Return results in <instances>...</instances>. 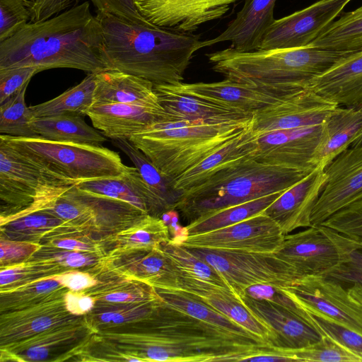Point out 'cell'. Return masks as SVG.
<instances>
[{"label":"cell","mask_w":362,"mask_h":362,"mask_svg":"<svg viewBox=\"0 0 362 362\" xmlns=\"http://www.w3.org/2000/svg\"><path fill=\"white\" fill-rule=\"evenodd\" d=\"M70 68L96 74L109 69L103 31L86 1L46 21L29 23L0 42V69Z\"/></svg>","instance_id":"1"},{"label":"cell","mask_w":362,"mask_h":362,"mask_svg":"<svg viewBox=\"0 0 362 362\" xmlns=\"http://www.w3.org/2000/svg\"><path fill=\"white\" fill-rule=\"evenodd\" d=\"M133 337L137 361H246L276 349L257 336L232 333L165 304H155Z\"/></svg>","instance_id":"2"},{"label":"cell","mask_w":362,"mask_h":362,"mask_svg":"<svg viewBox=\"0 0 362 362\" xmlns=\"http://www.w3.org/2000/svg\"><path fill=\"white\" fill-rule=\"evenodd\" d=\"M109 69L142 78L156 86H176L194 54L200 36L155 25L130 22L97 12Z\"/></svg>","instance_id":"3"},{"label":"cell","mask_w":362,"mask_h":362,"mask_svg":"<svg viewBox=\"0 0 362 362\" xmlns=\"http://www.w3.org/2000/svg\"><path fill=\"white\" fill-rule=\"evenodd\" d=\"M351 52L313 45L253 51L230 47L206 57L212 69L225 78L291 93L308 88L315 77Z\"/></svg>","instance_id":"4"},{"label":"cell","mask_w":362,"mask_h":362,"mask_svg":"<svg viewBox=\"0 0 362 362\" xmlns=\"http://www.w3.org/2000/svg\"><path fill=\"white\" fill-rule=\"evenodd\" d=\"M309 173L266 164L250 157L182 193L174 209L189 224L230 206L285 191Z\"/></svg>","instance_id":"5"},{"label":"cell","mask_w":362,"mask_h":362,"mask_svg":"<svg viewBox=\"0 0 362 362\" xmlns=\"http://www.w3.org/2000/svg\"><path fill=\"white\" fill-rule=\"evenodd\" d=\"M251 119L223 123H157L129 140L168 178L174 179L251 127Z\"/></svg>","instance_id":"6"},{"label":"cell","mask_w":362,"mask_h":362,"mask_svg":"<svg viewBox=\"0 0 362 362\" xmlns=\"http://www.w3.org/2000/svg\"><path fill=\"white\" fill-rule=\"evenodd\" d=\"M78 183L27 159L0 139L1 223L40 211Z\"/></svg>","instance_id":"7"},{"label":"cell","mask_w":362,"mask_h":362,"mask_svg":"<svg viewBox=\"0 0 362 362\" xmlns=\"http://www.w3.org/2000/svg\"><path fill=\"white\" fill-rule=\"evenodd\" d=\"M0 139L32 162L78 182L118 177L127 168L117 152L100 145L54 141L38 137L0 135Z\"/></svg>","instance_id":"8"},{"label":"cell","mask_w":362,"mask_h":362,"mask_svg":"<svg viewBox=\"0 0 362 362\" xmlns=\"http://www.w3.org/2000/svg\"><path fill=\"white\" fill-rule=\"evenodd\" d=\"M358 250L351 239L322 225L284 235L274 252L286 262L297 278L308 275L328 276Z\"/></svg>","instance_id":"9"},{"label":"cell","mask_w":362,"mask_h":362,"mask_svg":"<svg viewBox=\"0 0 362 362\" xmlns=\"http://www.w3.org/2000/svg\"><path fill=\"white\" fill-rule=\"evenodd\" d=\"M216 269L240 300L247 288L257 284L286 288L297 279L291 267L274 252L188 248Z\"/></svg>","instance_id":"10"},{"label":"cell","mask_w":362,"mask_h":362,"mask_svg":"<svg viewBox=\"0 0 362 362\" xmlns=\"http://www.w3.org/2000/svg\"><path fill=\"white\" fill-rule=\"evenodd\" d=\"M281 289L307 312L362 335V305L341 282L325 275H308Z\"/></svg>","instance_id":"11"},{"label":"cell","mask_w":362,"mask_h":362,"mask_svg":"<svg viewBox=\"0 0 362 362\" xmlns=\"http://www.w3.org/2000/svg\"><path fill=\"white\" fill-rule=\"evenodd\" d=\"M351 0H319L287 16L275 19L258 49H288L310 45Z\"/></svg>","instance_id":"12"},{"label":"cell","mask_w":362,"mask_h":362,"mask_svg":"<svg viewBox=\"0 0 362 362\" xmlns=\"http://www.w3.org/2000/svg\"><path fill=\"white\" fill-rule=\"evenodd\" d=\"M284 236L279 225L263 211L225 228L189 235L182 246L273 253L279 248Z\"/></svg>","instance_id":"13"},{"label":"cell","mask_w":362,"mask_h":362,"mask_svg":"<svg viewBox=\"0 0 362 362\" xmlns=\"http://www.w3.org/2000/svg\"><path fill=\"white\" fill-rule=\"evenodd\" d=\"M327 181L315 205L312 225L362 199V144L347 148L325 168Z\"/></svg>","instance_id":"14"},{"label":"cell","mask_w":362,"mask_h":362,"mask_svg":"<svg viewBox=\"0 0 362 362\" xmlns=\"http://www.w3.org/2000/svg\"><path fill=\"white\" fill-rule=\"evenodd\" d=\"M322 124L279 129L257 135L252 158L266 164L310 172L320 143Z\"/></svg>","instance_id":"15"},{"label":"cell","mask_w":362,"mask_h":362,"mask_svg":"<svg viewBox=\"0 0 362 362\" xmlns=\"http://www.w3.org/2000/svg\"><path fill=\"white\" fill-rule=\"evenodd\" d=\"M337 106L310 88L296 92L253 114L251 129L256 134L322 124Z\"/></svg>","instance_id":"16"},{"label":"cell","mask_w":362,"mask_h":362,"mask_svg":"<svg viewBox=\"0 0 362 362\" xmlns=\"http://www.w3.org/2000/svg\"><path fill=\"white\" fill-rule=\"evenodd\" d=\"M239 0H134L140 14L149 23L183 33L194 32L202 24L221 18Z\"/></svg>","instance_id":"17"},{"label":"cell","mask_w":362,"mask_h":362,"mask_svg":"<svg viewBox=\"0 0 362 362\" xmlns=\"http://www.w3.org/2000/svg\"><path fill=\"white\" fill-rule=\"evenodd\" d=\"M327 181L325 168L316 167L284 191L264 213L272 218L284 235L312 225V214Z\"/></svg>","instance_id":"18"},{"label":"cell","mask_w":362,"mask_h":362,"mask_svg":"<svg viewBox=\"0 0 362 362\" xmlns=\"http://www.w3.org/2000/svg\"><path fill=\"white\" fill-rule=\"evenodd\" d=\"M170 86L176 91L252 114L276 104L294 93L256 87L227 78L211 83L182 82Z\"/></svg>","instance_id":"19"},{"label":"cell","mask_w":362,"mask_h":362,"mask_svg":"<svg viewBox=\"0 0 362 362\" xmlns=\"http://www.w3.org/2000/svg\"><path fill=\"white\" fill-rule=\"evenodd\" d=\"M86 115L93 127L112 140L129 139L155 124L170 121L163 107L127 103L93 105Z\"/></svg>","instance_id":"20"},{"label":"cell","mask_w":362,"mask_h":362,"mask_svg":"<svg viewBox=\"0 0 362 362\" xmlns=\"http://www.w3.org/2000/svg\"><path fill=\"white\" fill-rule=\"evenodd\" d=\"M240 303L271 332L275 347L295 349L319 341L322 336L299 316L264 300L244 296Z\"/></svg>","instance_id":"21"},{"label":"cell","mask_w":362,"mask_h":362,"mask_svg":"<svg viewBox=\"0 0 362 362\" xmlns=\"http://www.w3.org/2000/svg\"><path fill=\"white\" fill-rule=\"evenodd\" d=\"M276 0H244L242 8L216 37L202 41L201 49L223 42L240 51L258 49L264 33L275 21L274 9Z\"/></svg>","instance_id":"22"},{"label":"cell","mask_w":362,"mask_h":362,"mask_svg":"<svg viewBox=\"0 0 362 362\" xmlns=\"http://www.w3.org/2000/svg\"><path fill=\"white\" fill-rule=\"evenodd\" d=\"M308 88L339 106H362V50L339 59L315 77Z\"/></svg>","instance_id":"23"},{"label":"cell","mask_w":362,"mask_h":362,"mask_svg":"<svg viewBox=\"0 0 362 362\" xmlns=\"http://www.w3.org/2000/svg\"><path fill=\"white\" fill-rule=\"evenodd\" d=\"M154 90L170 121L223 123L247 121L253 116L252 113L176 91L170 86H156Z\"/></svg>","instance_id":"24"},{"label":"cell","mask_w":362,"mask_h":362,"mask_svg":"<svg viewBox=\"0 0 362 362\" xmlns=\"http://www.w3.org/2000/svg\"><path fill=\"white\" fill-rule=\"evenodd\" d=\"M76 186L90 192L127 202L155 217L160 218L168 211L134 166H127L125 173L120 176L84 180Z\"/></svg>","instance_id":"25"},{"label":"cell","mask_w":362,"mask_h":362,"mask_svg":"<svg viewBox=\"0 0 362 362\" xmlns=\"http://www.w3.org/2000/svg\"><path fill=\"white\" fill-rule=\"evenodd\" d=\"M114 103L162 108L153 83L128 73L107 69L95 74L93 105Z\"/></svg>","instance_id":"26"},{"label":"cell","mask_w":362,"mask_h":362,"mask_svg":"<svg viewBox=\"0 0 362 362\" xmlns=\"http://www.w3.org/2000/svg\"><path fill=\"white\" fill-rule=\"evenodd\" d=\"M257 147V135L251 127L203 160L173 181V188L180 195L194 187L215 173L252 157Z\"/></svg>","instance_id":"27"},{"label":"cell","mask_w":362,"mask_h":362,"mask_svg":"<svg viewBox=\"0 0 362 362\" xmlns=\"http://www.w3.org/2000/svg\"><path fill=\"white\" fill-rule=\"evenodd\" d=\"M362 131V110L337 106L322 124L320 143L313 157L315 166L325 168L351 146Z\"/></svg>","instance_id":"28"},{"label":"cell","mask_w":362,"mask_h":362,"mask_svg":"<svg viewBox=\"0 0 362 362\" xmlns=\"http://www.w3.org/2000/svg\"><path fill=\"white\" fill-rule=\"evenodd\" d=\"M30 124L36 137L47 140L91 145H100L107 141L100 131L89 126L80 115L33 118Z\"/></svg>","instance_id":"29"},{"label":"cell","mask_w":362,"mask_h":362,"mask_svg":"<svg viewBox=\"0 0 362 362\" xmlns=\"http://www.w3.org/2000/svg\"><path fill=\"white\" fill-rule=\"evenodd\" d=\"M95 74H88L78 84L59 96L28 107L31 119L60 115H86L93 105Z\"/></svg>","instance_id":"30"},{"label":"cell","mask_w":362,"mask_h":362,"mask_svg":"<svg viewBox=\"0 0 362 362\" xmlns=\"http://www.w3.org/2000/svg\"><path fill=\"white\" fill-rule=\"evenodd\" d=\"M339 17L310 45L340 52L362 50V6Z\"/></svg>","instance_id":"31"},{"label":"cell","mask_w":362,"mask_h":362,"mask_svg":"<svg viewBox=\"0 0 362 362\" xmlns=\"http://www.w3.org/2000/svg\"><path fill=\"white\" fill-rule=\"evenodd\" d=\"M112 143L130 159L142 179L168 210L174 209L180 194L173 188V181L165 177L129 139H114Z\"/></svg>","instance_id":"32"},{"label":"cell","mask_w":362,"mask_h":362,"mask_svg":"<svg viewBox=\"0 0 362 362\" xmlns=\"http://www.w3.org/2000/svg\"><path fill=\"white\" fill-rule=\"evenodd\" d=\"M286 191V190H285ZM284 191L270 194L243 204L230 206L187 224L189 235L225 228L262 213Z\"/></svg>","instance_id":"33"},{"label":"cell","mask_w":362,"mask_h":362,"mask_svg":"<svg viewBox=\"0 0 362 362\" xmlns=\"http://www.w3.org/2000/svg\"><path fill=\"white\" fill-rule=\"evenodd\" d=\"M156 291L165 304L202 321L234 334L244 336L255 335L230 318L183 292L163 289Z\"/></svg>","instance_id":"34"},{"label":"cell","mask_w":362,"mask_h":362,"mask_svg":"<svg viewBox=\"0 0 362 362\" xmlns=\"http://www.w3.org/2000/svg\"><path fill=\"white\" fill-rule=\"evenodd\" d=\"M160 248L181 275L213 284L234 293L238 298L228 281L216 269L192 253L187 247L173 244L168 240L163 243Z\"/></svg>","instance_id":"35"},{"label":"cell","mask_w":362,"mask_h":362,"mask_svg":"<svg viewBox=\"0 0 362 362\" xmlns=\"http://www.w3.org/2000/svg\"><path fill=\"white\" fill-rule=\"evenodd\" d=\"M117 235L119 251L153 250L170 240L168 226L160 218L146 215Z\"/></svg>","instance_id":"36"},{"label":"cell","mask_w":362,"mask_h":362,"mask_svg":"<svg viewBox=\"0 0 362 362\" xmlns=\"http://www.w3.org/2000/svg\"><path fill=\"white\" fill-rule=\"evenodd\" d=\"M197 299L270 343V330L251 314L238 298L224 293L215 292Z\"/></svg>","instance_id":"37"},{"label":"cell","mask_w":362,"mask_h":362,"mask_svg":"<svg viewBox=\"0 0 362 362\" xmlns=\"http://www.w3.org/2000/svg\"><path fill=\"white\" fill-rule=\"evenodd\" d=\"M28 86L0 104V135L36 137L30 124L31 117L25 102Z\"/></svg>","instance_id":"38"},{"label":"cell","mask_w":362,"mask_h":362,"mask_svg":"<svg viewBox=\"0 0 362 362\" xmlns=\"http://www.w3.org/2000/svg\"><path fill=\"white\" fill-rule=\"evenodd\" d=\"M281 349L291 361L362 362L357 355L325 335L319 341L303 348Z\"/></svg>","instance_id":"39"},{"label":"cell","mask_w":362,"mask_h":362,"mask_svg":"<svg viewBox=\"0 0 362 362\" xmlns=\"http://www.w3.org/2000/svg\"><path fill=\"white\" fill-rule=\"evenodd\" d=\"M300 317L317 331L321 336L325 335L331 338L357 355L362 360L361 334L334 322L315 316L303 309H302Z\"/></svg>","instance_id":"40"},{"label":"cell","mask_w":362,"mask_h":362,"mask_svg":"<svg viewBox=\"0 0 362 362\" xmlns=\"http://www.w3.org/2000/svg\"><path fill=\"white\" fill-rule=\"evenodd\" d=\"M320 225L351 239L362 251V199L334 213Z\"/></svg>","instance_id":"41"},{"label":"cell","mask_w":362,"mask_h":362,"mask_svg":"<svg viewBox=\"0 0 362 362\" xmlns=\"http://www.w3.org/2000/svg\"><path fill=\"white\" fill-rule=\"evenodd\" d=\"M31 3L30 0H0V42L30 22Z\"/></svg>","instance_id":"42"},{"label":"cell","mask_w":362,"mask_h":362,"mask_svg":"<svg viewBox=\"0 0 362 362\" xmlns=\"http://www.w3.org/2000/svg\"><path fill=\"white\" fill-rule=\"evenodd\" d=\"M76 332L74 327H65L56 331H52L40 337V339L29 340L27 343L18 345V354L22 352L24 361H43L45 360L50 352V348L57 346L67 339L74 337Z\"/></svg>","instance_id":"43"},{"label":"cell","mask_w":362,"mask_h":362,"mask_svg":"<svg viewBox=\"0 0 362 362\" xmlns=\"http://www.w3.org/2000/svg\"><path fill=\"white\" fill-rule=\"evenodd\" d=\"M37 66H17L0 69V104L18 93L32 77L42 71Z\"/></svg>","instance_id":"44"},{"label":"cell","mask_w":362,"mask_h":362,"mask_svg":"<svg viewBox=\"0 0 362 362\" xmlns=\"http://www.w3.org/2000/svg\"><path fill=\"white\" fill-rule=\"evenodd\" d=\"M97 12L134 23H147L139 12L134 0H90Z\"/></svg>","instance_id":"45"},{"label":"cell","mask_w":362,"mask_h":362,"mask_svg":"<svg viewBox=\"0 0 362 362\" xmlns=\"http://www.w3.org/2000/svg\"><path fill=\"white\" fill-rule=\"evenodd\" d=\"M81 0H33L30 23L42 22L79 4Z\"/></svg>","instance_id":"46"},{"label":"cell","mask_w":362,"mask_h":362,"mask_svg":"<svg viewBox=\"0 0 362 362\" xmlns=\"http://www.w3.org/2000/svg\"><path fill=\"white\" fill-rule=\"evenodd\" d=\"M339 282L362 284V251H353L348 260L327 276Z\"/></svg>","instance_id":"47"},{"label":"cell","mask_w":362,"mask_h":362,"mask_svg":"<svg viewBox=\"0 0 362 362\" xmlns=\"http://www.w3.org/2000/svg\"><path fill=\"white\" fill-rule=\"evenodd\" d=\"M46 278L52 279L64 288L73 291H81L95 286L98 284L96 279L89 274L76 270L54 274Z\"/></svg>","instance_id":"48"},{"label":"cell","mask_w":362,"mask_h":362,"mask_svg":"<svg viewBox=\"0 0 362 362\" xmlns=\"http://www.w3.org/2000/svg\"><path fill=\"white\" fill-rule=\"evenodd\" d=\"M64 301L68 313L81 315L92 310L95 300L93 296L83 292L70 291L64 296Z\"/></svg>","instance_id":"49"},{"label":"cell","mask_w":362,"mask_h":362,"mask_svg":"<svg viewBox=\"0 0 362 362\" xmlns=\"http://www.w3.org/2000/svg\"><path fill=\"white\" fill-rule=\"evenodd\" d=\"M37 246L24 243H13L8 240L1 241V262H16L24 259L32 254Z\"/></svg>","instance_id":"50"},{"label":"cell","mask_w":362,"mask_h":362,"mask_svg":"<svg viewBox=\"0 0 362 362\" xmlns=\"http://www.w3.org/2000/svg\"><path fill=\"white\" fill-rule=\"evenodd\" d=\"M54 260L62 266L68 267H81L89 266L95 262L90 252L80 251L60 252L54 255Z\"/></svg>","instance_id":"51"},{"label":"cell","mask_w":362,"mask_h":362,"mask_svg":"<svg viewBox=\"0 0 362 362\" xmlns=\"http://www.w3.org/2000/svg\"><path fill=\"white\" fill-rule=\"evenodd\" d=\"M170 233V242L177 245H182L189 236L187 226L179 223V212L173 209L170 223L167 226Z\"/></svg>","instance_id":"52"},{"label":"cell","mask_w":362,"mask_h":362,"mask_svg":"<svg viewBox=\"0 0 362 362\" xmlns=\"http://www.w3.org/2000/svg\"><path fill=\"white\" fill-rule=\"evenodd\" d=\"M51 245L55 247L80 251L85 252H96V249L90 244L83 241L73 239V238H62L53 240L51 242Z\"/></svg>","instance_id":"53"},{"label":"cell","mask_w":362,"mask_h":362,"mask_svg":"<svg viewBox=\"0 0 362 362\" xmlns=\"http://www.w3.org/2000/svg\"><path fill=\"white\" fill-rule=\"evenodd\" d=\"M25 272V266H10L1 269L0 283L1 286L9 285L22 278Z\"/></svg>","instance_id":"54"},{"label":"cell","mask_w":362,"mask_h":362,"mask_svg":"<svg viewBox=\"0 0 362 362\" xmlns=\"http://www.w3.org/2000/svg\"><path fill=\"white\" fill-rule=\"evenodd\" d=\"M246 361L250 362H276V361H291V358L282 353L281 348H276V349L260 354L258 355L250 357Z\"/></svg>","instance_id":"55"},{"label":"cell","mask_w":362,"mask_h":362,"mask_svg":"<svg viewBox=\"0 0 362 362\" xmlns=\"http://www.w3.org/2000/svg\"><path fill=\"white\" fill-rule=\"evenodd\" d=\"M358 108H361L362 110V106H361ZM360 144H362V131H361V134H359V136H358V138L355 140V141L354 142V144L351 146H357V145H360Z\"/></svg>","instance_id":"56"},{"label":"cell","mask_w":362,"mask_h":362,"mask_svg":"<svg viewBox=\"0 0 362 362\" xmlns=\"http://www.w3.org/2000/svg\"><path fill=\"white\" fill-rule=\"evenodd\" d=\"M30 1H33V0H30Z\"/></svg>","instance_id":"57"}]
</instances>
